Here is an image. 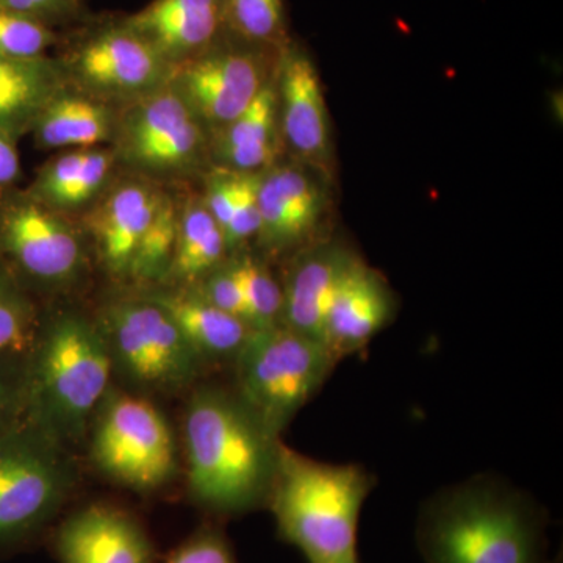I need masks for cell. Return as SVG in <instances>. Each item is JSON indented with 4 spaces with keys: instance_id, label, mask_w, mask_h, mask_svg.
<instances>
[{
    "instance_id": "1",
    "label": "cell",
    "mask_w": 563,
    "mask_h": 563,
    "mask_svg": "<svg viewBox=\"0 0 563 563\" xmlns=\"http://www.w3.org/2000/svg\"><path fill=\"white\" fill-rule=\"evenodd\" d=\"M187 483L192 501L220 515H240L269 501L279 439L263 428L239 395L202 387L184 421Z\"/></svg>"
},
{
    "instance_id": "2",
    "label": "cell",
    "mask_w": 563,
    "mask_h": 563,
    "mask_svg": "<svg viewBox=\"0 0 563 563\" xmlns=\"http://www.w3.org/2000/svg\"><path fill=\"white\" fill-rule=\"evenodd\" d=\"M113 362L98 321L62 312L40 325L24 357V412L66 446L90 429L110 390Z\"/></svg>"
},
{
    "instance_id": "3",
    "label": "cell",
    "mask_w": 563,
    "mask_h": 563,
    "mask_svg": "<svg viewBox=\"0 0 563 563\" xmlns=\"http://www.w3.org/2000/svg\"><path fill=\"white\" fill-rule=\"evenodd\" d=\"M372 492L355 465H331L279 444L269 504L285 542L309 563H358V518Z\"/></svg>"
},
{
    "instance_id": "4",
    "label": "cell",
    "mask_w": 563,
    "mask_h": 563,
    "mask_svg": "<svg viewBox=\"0 0 563 563\" xmlns=\"http://www.w3.org/2000/svg\"><path fill=\"white\" fill-rule=\"evenodd\" d=\"M418 543L429 563H543L531 509L483 485L435 499L422 514Z\"/></svg>"
},
{
    "instance_id": "5",
    "label": "cell",
    "mask_w": 563,
    "mask_h": 563,
    "mask_svg": "<svg viewBox=\"0 0 563 563\" xmlns=\"http://www.w3.org/2000/svg\"><path fill=\"white\" fill-rule=\"evenodd\" d=\"M336 361L328 344L285 325L254 329L235 357L240 399L279 439Z\"/></svg>"
},
{
    "instance_id": "6",
    "label": "cell",
    "mask_w": 563,
    "mask_h": 563,
    "mask_svg": "<svg viewBox=\"0 0 563 563\" xmlns=\"http://www.w3.org/2000/svg\"><path fill=\"white\" fill-rule=\"evenodd\" d=\"M73 487L66 446L21 417L0 435V554L31 542Z\"/></svg>"
},
{
    "instance_id": "7",
    "label": "cell",
    "mask_w": 563,
    "mask_h": 563,
    "mask_svg": "<svg viewBox=\"0 0 563 563\" xmlns=\"http://www.w3.org/2000/svg\"><path fill=\"white\" fill-rule=\"evenodd\" d=\"M88 431L92 462L113 483L140 493L172 483L176 442L172 426L154 404L110 388Z\"/></svg>"
},
{
    "instance_id": "8",
    "label": "cell",
    "mask_w": 563,
    "mask_h": 563,
    "mask_svg": "<svg viewBox=\"0 0 563 563\" xmlns=\"http://www.w3.org/2000/svg\"><path fill=\"white\" fill-rule=\"evenodd\" d=\"M98 322L109 344L113 372L141 390H181L201 372L202 358L172 314L147 296L110 303Z\"/></svg>"
},
{
    "instance_id": "9",
    "label": "cell",
    "mask_w": 563,
    "mask_h": 563,
    "mask_svg": "<svg viewBox=\"0 0 563 563\" xmlns=\"http://www.w3.org/2000/svg\"><path fill=\"white\" fill-rule=\"evenodd\" d=\"M117 162L152 177H180L210 161V133L179 92L163 85L117 113Z\"/></svg>"
},
{
    "instance_id": "10",
    "label": "cell",
    "mask_w": 563,
    "mask_h": 563,
    "mask_svg": "<svg viewBox=\"0 0 563 563\" xmlns=\"http://www.w3.org/2000/svg\"><path fill=\"white\" fill-rule=\"evenodd\" d=\"M81 236L66 213L29 192L0 207V252L10 269L38 284L66 287L79 279L87 265Z\"/></svg>"
},
{
    "instance_id": "11",
    "label": "cell",
    "mask_w": 563,
    "mask_h": 563,
    "mask_svg": "<svg viewBox=\"0 0 563 563\" xmlns=\"http://www.w3.org/2000/svg\"><path fill=\"white\" fill-rule=\"evenodd\" d=\"M261 47L221 46L172 66L168 85L206 125L210 136L242 114L272 81Z\"/></svg>"
},
{
    "instance_id": "12",
    "label": "cell",
    "mask_w": 563,
    "mask_h": 563,
    "mask_svg": "<svg viewBox=\"0 0 563 563\" xmlns=\"http://www.w3.org/2000/svg\"><path fill=\"white\" fill-rule=\"evenodd\" d=\"M63 68L70 87L109 103L158 90L172 73V65L125 22L81 41Z\"/></svg>"
},
{
    "instance_id": "13",
    "label": "cell",
    "mask_w": 563,
    "mask_h": 563,
    "mask_svg": "<svg viewBox=\"0 0 563 563\" xmlns=\"http://www.w3.org/2000/svg\"><path fill=\"white\" fill-rule=\"evenodd\" d=\"M282 140L314 173H331L332 139L320 74L306 52L288 44L277 62Z\"/></svg>"
},
{
    "instance_id": "14",
    "label": "cell",
    "mask_w": 563,
    "mask_h": 563,
    "mask_svg": "<svg viewBox=\"0 0 563 563\" xmlns=\"http://www.w3.org/2000/svg\"><path fill=\"white\" fill-rule=\"evenodd\" d=\"M166 195L150 177H133L109 185L92 203L85 229L103 269L114 279L131 282L141 243Z\"/></svg>"
},
{
    "instance_id": "15",
    "label": "cell",
    "mask_w": 563,
    "mask_h": 563,
    "mask_svg": "<svg viewBox=\"0 0 563 563\" xmlns=\"http://www.w3.org/2000/svg\"><path fill=\"white\" fill-rule=\"evenodd\" d=\"M325 209L318 173H307L306 165L269 166L258 181V243L272 252L298 246L317 231Z\"/></svg>"
},
{
    "instance_id": "16",
    "label": "cell",
    "mask_w": 563,
    "mask_h": 563,
    "mask_svg": "<svg viewBox=\"0 0 563 563\" xmlns=\"http://www.w3.org/2000/svg\"><path fill=\"white\" fill-rule=\"evenodd\" d=\"M60 563H152L150 536L125 510L107 504L84 507L58 526Z\"/></svg>"
},
{
    "instance_id": "17",
    "label": "cell",
    "mask_w": 563,
    "mask_h": 563,
    "mask_svg": "<svg viewBox=\"0 0 563 563\" xmlns=\"http://www.w3.org/2000/svg\"><path fill=\"white\" fill-rule=\"evenodd\" d=\"M395 312L387 282L366 263L352 258L336 285L328 318L325 344L336 358L361 350Z\"/></svg>"
},
{
    "instance_id": "18",
    "label": "cell",
    "mask_w": 563,
    "mask_h": 563,
    "mask_svg": "<svg viewBox=\"0 0 563 563\" xmlns=\"http://www.w3.org/2000/svg\"><path fill=\"white\" fill-rule=\"evenodd\" d=\"M125 24L174 66L220 43L224 7L222 0H154Z\"/></svg>"
},
{
    "instance_id": "19",
    "label": "cell",
    "mask_w": 563,
    "mask_h": 563,
    "mask_svg": "<svg viewBox=\"0 0 563 563\" xmlns=\"http://www.w3.org/2000/svg\"><path fill=\"white\" fill-rule=\"evenodd\" d=\"M355 255L335 244L303 252L292 263L284 288L280 324L325 344V318L333 292Z\"/></svg>"
},
{
    "instance_id": "20",
    "label": "cell",
    "mask_w": 563,
    "mask_h": 563,
    "mask_svg": "<svg viewBox=\"0 0 563 563\" xmlns=\"http://www.w3.org/2000/svg\"><path fill=\"white\" fill-rule=\"evenodd\" d=\"M276 80L235 120L210 136V161L235 173H262L274 165L280 150Z\"/></svg>"
},
{
    "instance_id": "21",
    "label": "cell",
    "mask_w": 563,
    "mask_h": 563,
    "mask_svg": "<svg viewBox=\"0 0 563 563\" xmlns=\"http://www.w3.org/2000/svg\"><path fill=\"white\" fill-rule=\"evenodd\" d=\"M68 87L60 63L0 55V131L16 140L32 132L41 111Z\"/></svg>"
},
{
    "instance_id": "22",
    "label": "cell",
    "mask_w": 563,
    "mask_h": 563,
    "mask_svg": "<svg viewBox=\"0 0 563 563\" xmlns=\"http://www.w3.org/2000/svg\"><path fill=\"white\" fill-rule=\"evenodd\" d=\"M117 163L111 147L66 151L40 169L27 192L62 213L85 209L109 187Z\"/></svg>"
},
{
    "instance_id": "23",
    "label": "cell",
    "mask_w": 563,
    "mask_h": 563,
    "mask_svg": "<svg viewBox=\"0 0 563 563\" xmlns=\"http://www.w3.org/2000/svg\"><path fill=\"white\" fill-rule=\"evenodd\" d=\"M117 110L111 103L66 88L33 124L36 146L43 150H87L113 139Z\"/></svg>"
},
{
    "instance_id": "24",
    "label": "cell",
    "mask_w": 563,
    "mask_h": 563,
    "mask_svg": "<svg viewBox=\"0 0 563 563\" xmlns=\"http://www.w3.org/2000/svg\"><path fill=\"white\" fill-rule=\"evenodd\" d=\"M146 296L172 314L202 361L235 358L254 331L246 321L217 309L196 290L152 291Z\"/></svg>"
},
{
    "instance_id": "25",
    "label": "cell",
    "mask_w": 563,
    "mask_h": 563,
    "mask_svg": "<svg viewBox=\"0 0 563 563\" xmlns=\"http://www.w3.org/2000/svg\"><path fill=\"white\" fill-rule=\"evenodd\" d=\"M225 252L224 233L202 199L185 203L179 213L176 251L168 277L181 284H199L221 265Z\"/></svg>"
},
{
    "instance_id": "26",
    "label": "cell",
    "mask_w": 563,
    "mask_h": 563,
    "mask_svg": "<svg viewBox=\"0 0 563 563\" xmlns=\"http://www.w3.org/2000/svg\"><path fill=\"white\" fill-rule=\"evenodd\" d=\"M225 31L242 43L282 52L288 46L284 0H222Z\"/></svg>"
},
{
    "instance_id": "27",
    "label": "cell",
    "mask_w": 563,
    "mask_h": 563,
    "mask_svg": "<svg viewBox=\"0 0 563 563\" xmlns=\"http://www.w3.org/2000/svg\"><path fill=\"white\" fill-rule=\"evenodd\" d=\"M40 322L16 274L0 263V358H24Z\"/></svg>"
},
{
    "instance_id": "28",
    "label": "cell",
    "mask_w": 563,
    "mask_h": 563,
    "mask_svg": "<svg viewBox=\"0 0 563 563\" xmlns=\"http://www.w3.org/2000/svg\"><path fill=\"white\" fill-rule=\"evenodd\" d=\"M180 209L172 196L166 195L161 209L152 221L150 231L141 243L131 282L139 285L154 284L166 279L172 269L179 231Z\"/></svg>"
},
{
    "instance_id": "29",
    "label": "cell",
    "mask_w": 563,
    "mask_h": 563,
    "mask_svg": "<svg viewBox=\"0 0 563 563\" xmlns=\"http://www.w3.org/2000/svg\"><path fill=\"white\" fill-rule=\"evenodd\" d=\"M240 282L252 329H268L280 324L284 292L279 282L261 262L252 257H242L233 262Z\"/></svg>"
},
{
    "instance_id": "30",
    "label": "cell",
    "mask_w": 563,
    "mask_h": 563,
    "mask_svg": "<svg viewBox=\"0 0 563 563\" xmlns=\"http://www.w3.org/2000/svg\"><path fill=\"white\" fill-rule=\"evenodd\" d=\"M55 43L49 24L0 9V55L13 58L44 57V52Z\"/></svg>"
},
{
    "instance_id": "31",
    "label": "cell",
    "mask_w": 563,
    "mask_h": 563,
    "mask_svg": "<svg viewBox=\"0 0 563 563\" xmlns=\"http://www.w3.org/2000/svg\"><path fill=\"white\" fill-rule=\"evenodd\" d=\"M258 181H261V173H243L235 209L224 231L228 251L239 250L250 240L257 239L258 228H261Z\"/></svg>"
},
{
    "instance_id": "32",
    "label": "cell",
    "mask_w": 563,
    "mask_h": 563,
    "mask_svg": "<svg viewBox=\"0 0 563 563\" xmlns=\"http://www.w3.org/2000/svg\"><path fill=\"white\" fill-rule=\"evenodd\" d=\"M199 284H201V288H198L196 291L203 299L213 303L222 312L240 318V320L246 321L250 324V314H247L242 282H240L233 262L229 263V265L218 266L209 276L203 277Z\"/></svg>"
},
{
    "instance_id": "33",
    "label": "cell",
    "mask_w": 563,
    "mask_h": 563,
    "mask_svg": "<svg viewBox=\"0 0 563 563\" xmlns=\"http://www.w3.org/2000/svg\"><path fill=\"white\" fill-rule=\"evenodd\" d=\"M24 412V358H0V435Z\"/></svg>"
},
{
    "instance_id": "34",
    "label": "cell",
    "mask_w": 563,
    "mask_h": 563,
    "mask_svg": "<svg viewBox=\"0 0 563 563\" xmlns=\"http://www.w3.org/2000/svg\"><path fill=\"white\" fill-rule=\"evenodd\" d=\"M166 563H236L228 540L213 528L201 529L180 544Z\"/></svg>"
},
{
    "instance_id": "35",
    "label": "cell",
    "mask_w": 563,
    "mask_h": 563,
    "mask_svg": "<svg viewBox=\"0 0 563 563\" xmlns=\"http://www.w3.org/2000/svg\"><path fill=\"white\" fill-rule=\"evenodd\" d=\"M0 9L27 14L52 24L76 10V0H0Z\"/></svg>"
},
{
    "instance_id": "36",
    "label": "cell",
    "mask_w": 563,
    "mask_h": 563,
    "mask_svg": "<svg viewBox=\"0 0 563 563\" xmlns=\"http://www.w3.org/2000/svg\"><path fill=\"white\" fill-rule=\"evenodd\" d=\"M21 177V157L16 139L0 131V188L9 187Z\"/></svg>"
}]
</instances>
